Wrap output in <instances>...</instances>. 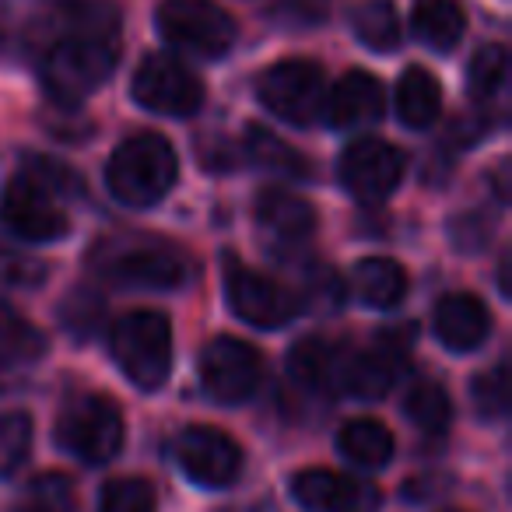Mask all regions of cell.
<instances>
[{"label":"cell","mask_w":512,"mask_h":512,"mask_svg":"<svg viewBox=\"0 0 512 512\" xmlns=\"http://www.w3.org/2000/svg\"><path fill=\"white\" fill-rule=\"evenodd\" d=\"M120 60V18L106 0H60L43 81L60 102H81L113 74Z\"/></svg>","instance_id":"cell-1"},{"label":"cell","mask_w":512,"mask_h":512,"mask_svg":"<svg viewBox=\"0 0 512 512\" xmlns=\"http://www.w3.org/2000/svg\"><path fill=\"white\" fill-rule=\"evenodd\" d=\"M179 162L176 151L165 137L158 134H137L127 144L116 148L109 158L106 183L120 204L127 207H151L176 186Z\"/></svg>","instance_id":"cell-2"},{"label":"cell","mask_w":512,"mask_h":512,"mask_svg":"<svg viewBox=\"0 0 512 512\" xmlns=\"http://www.w3.org/2000/svg\"><path fill=\"white\" fill-rule=\"evenodd\" d=\"M113 358L141 390H158L172 369V327L155 309H134L113 327Z\"/></svg>","instance_id":"cell-3"},{"label":"cell","mask_w":512,"mask_h":512,"mask_svg":"<svg viewBox=\"0 0 512 512\" xmlns=\"http://www.w3.org/2000/svg\"><path fill=\"white\" fill-rule=\"evenodd\" d=\"M158 32L176 50L204 60H218L235 43V22L214 0H162Z\"/></svg>","instance_id":"cell-4"},{"label":"cell","mask_w":512,"mask_h":512,"mask_svg":"<svg viewBox=\"0 0 512 512\" xmlns=\"http://www.w3.org/2000/svg\"><path fill=\"white\" fill-rule=\"evenodd\" d=\"M57 439L67 453H74L85 463H106L123 446V414L109 397L85 393L71 400L60 414Z\"/></svg>","instance_id":"cell-5"},{"label":"cell","mask_w":512,"mask_h":512,"mask_svg":"<svg viewBox=\"0 0 512 512\" xmlns=\"http://www.w3.org/2000/svg\"><path fill=\"white\" fill-rule=\"evenodd\" d=\"M256 92L274 116L295 123V127H306L323 113L327 81L313 60H278L260 74Z\"/></svg>","instance_id":"cell-6"},{"label":"cell","mask_w":512,"mask_h":512,"mask_svg":"<svg viewBox=\"0 0 512 512\" xmlns=\"http://www.w3.org/2000/svg\"><path fill=\"white\" fill-rule=\"evenodd\" d=\"M99 271L109 281H120L127 288H179L186 278L183 260L176 249L155 239H134V242H109L102 253H95Z\"/></svg>","instance_id":"cell-7"},{"label":"cell","mask_w":512,"mask_h":512,"mask_svg":"<svg viewBox=\"0 0 512 512\" xmlns=\"http://www.w3.org/2000/svg\"><path fill=\"white\" fill-rule=\"evenodd\" d=\"M130 92H134L137 106L162 116H193L204 102L197 74L183 60L165 57V53H151L141 60Z\"/></svg>","instance_id":"cell-8"},{"label":"cell","mask_w":512,"mask_h":512,"mask_svg":"<svg viewBox=\"0 0 512 512\" xmlns=\"http://www.w3.org/2000/svg\"><path fill=\"white\" fill-rule=\"evenodd\" d=\"M200 379L218 404H242L253 397L264 379V358L249 341L214 337L200 355Z\"/></svg>","instance_id":"cell-9"},{"label":"cell","mask_w":512,"mask_h":512,"mask_svg":"<svg viewBox=\"0 0 512 512\" xmlns=\"http://www.w3.org/2000/svg\"><path fill=\"white\" fill-rule=\"evenodd\" d=\"M228 302L242 320L260 330H278L299 316V299L288 288L235 264V260L228 264Z\"/></svg>","instance_id":"cell-10"},{"label":"cell","mask_w":512,"mask_h":512,"mask_svg":"<svg viewBox=\"0 0 512 512\" xmlns=\"http://www.w3.org/2000/svg\"><path fill=\"white\" fill-rule=\"evenodd\" d=\"M176 460L186 470V477H193L197 484H207V488H225L242 470V453L235 446V439L214 425L183 428V435L176 442Z\"/></svg>","instance_id":"cell-11"},{"label":"cell","mask_w":512,"mask_h":512,"mask_svg":"<svg viewBox=\"0 0 512 512\" xmlns=\"http://www.w3.org/2000/svg\"><path fill=\"white\" fill-rule=\"evenodd\" d=\"M0 214H4V225L18 239L57 242L67 235V214L60 211L57 197L50 190H43L32 176L11 179L8 193H4V204H0Z\"/></svg>","instance_id":"cell-12"},{"label":"cell","mask_w":512,"mask_h":512,"mask_svg":"<svg viewBox=\"0 0 512 512\" xmlns=\"http://www.w3.org/2000/svg\"><path fill=\"white\" fill-rule=\"evenodd\" d=\"M404 155L379 137H362L341 155V183L362 200H383L404 179Z\"/></svg>","instance_id":"cell-13"},{"label":"cell","mask_w":512,"mask_h":512,"mask_svg":"<svg viewBox=\"0 0 512 512\" xmlns=\"http://www.w3.org/2000/svg\"><path fill=\"white\" fill-rule=\"evenodd\" d=\"M292 495L313 512H379L383 495L372 481H358L337 470H302L292 481Z\"/></svg>","instance_id":"cell-14"},{"label":"cell","mask_w":512,"mask_h":512,"mask_svg":"<svg viewBox=\"0 0 512 512\" xmlns=\"http://www.w3.org/2000/svg\"><path fill=\"white\" fill-rule=\"evenodd\" d=\"M386 95L379 78L365 71H351L337 81L323 99V113H327L330 127L337 130H355V127H372L383 120Z\"/></svg>","instance_id":"cell-15"},{"label":"cell","mask_w":512,"mask_h":512,"mask_svg":"<svg viewBox=\"0 0 512 512\" xmlns=\"http://www.w3.org/2000/svg\"><path fill=\"white\" fill-rule=\"evenodd\" d=\"M397 365H400L397 341H390V334H383L379 348L355 351V355L341 358L337 386L344 393H351L355 400H383L390 393L393 379H397Z\"/></svg>","instance_id":"cell-16"},{"label":"cell","mask_w":512,"mask_h":512,"mask_svg":"<svg viewBox=\"0 0 512 512\" xmlns=\"http://www.w3.org/2000/svg\"><path fill=\"white\" fill-rule=\"evenodd\" d=\"M256 225L264 228L278 246H302V242L313 239L316 232V214L295 193L271 186L256 197Z\"/></svg>","instance_id":"cell-17"},{"label":"cell","mask_w":512,"mask_h":512,"mask_svg":"<svg viewBox=\"0 0 512 512\" xmlns=\"http://www.w3.org/2000/svg\"><path fill=\"white\" fill-rule=\"evenodd\" d=\"M488 330H491V313L474 295L456 292L446 295L435 306V334H439V341L449 351H474L488 337Z\"/></svg>","instance_id":"cell-18"},{"label":"cell","mask_w":512,"mask_h":512,"mask_svg":"<svg viewBox=\"0 0 512 512\" xmlns=\"http://www.w3.org/2000/svg\"><path fill=\"white\" fill-rule=\"evenodd\" d=\"M411 29L418 43L449 53L460 46L463 32H467V15L456 0H421L411 15Z\"/></svg>","instance_id":"cell-19"},{"label":"cell","mask_w":512,"mask_h":512,"mask_svg":"<svg viewBox=\"0 0 512 512\" xmlns=\"http://www.w3.org/2000/svg\"><path fill=\"white\" fill-rule=\"evenodd\" d=\"M351 288L355 295L372 309H393L404 302L407 295V274L400 264L386 260V256H369L355 267L351 274Z\"/></svg>","instance_id":"cell-20"},{"label":"cell","mask_w":512,"mask_h":512,"mask_svg":"<svg viewBox=\"0 0 512 512\" xmlns=\"http://www.w3.org/2000/svg\"><path fill=\"white\" fill-rule=\"evenodd\" d=\"M397 113L411 130H425L442 113V88L425 67H407L397 85Z\"/></svg>","instance_id":"cell-21"},{"label":"cell","mask_w":512,"mask_h":512,"mask_svg":"<svg viewBox=\"0 0 512 512\" xmlns=\"http://www.w3.org/2000/svg\"><path fill=\"white\" fill-rule=\"evenodd\" d=\"M337 446L358 467H386L393 460V432L376 418H351L344 421Z\"/></svg>","instance_id":"cell-22"},{"label":"cell","mask_w":512,"mask_h":512,"mask_svg":"<svg viewBox=\"0 0 512 512\" xmlns=\"http://www.w3.org/2000/svg\"><path fill=\"white\" fill-rule=\"evenodd\" d=\"M341 351L323 337H302L288 355V369L306 390H330L341 376Z\"/></svg>","instance_id":"cell-23"},{"label":"cell","mask_w":512,"mask_h":512,"mask_svg":"<svg viewBox=\"0 0 512 512\" xmlns=\"http://www.w3.org/2000/svg\"><path fill=\"white\" fill-rule=\"evenodd\" d=\"M351 29H355L358 43L376 53H390L400 46V18L390 0H362L351 11Z\"/></svg>","instance_id":"cell-24"},{"label":"cell","mask_w":512,"mask_h":512,"mask_svg":"<svg viewBox=\"0 0 512 512\" xmlns=\"http://www.w3.org/2000/svg\"><path fill=\"white\" fill-rule=\"evenodd\" d=\"M404 411L428 435H442L449 428V418H453V404H449L446 390L432 379H418L404 393Z\"/></svg>","instance_id":"cell-25"},{"label":"cell","mask_w":512,"mask_h":512,"mask_svg":"<svg viewBox=\"0 0 512 512\" xmlns=\"http://www.w3.org/2000/svg\"><path fill=\"white\" fill-rule=\"evenodd\" d=\"M78 495H74V481L57 470H46V474L32 477L25 484V491L18 495L15 512H74Z\"/></svg>","instance_id":"cell-26"},{"label":"cell","mask_w":512,"mask_h":512,"mask_svg":"<svg viewBox=\"0 0 512 512\" xmlns=\"http://www.w3.org/2000/svg\"><path fill=\"white\" fill-rule=\"evenodd\" d=\"M246 151L256 165L264 169H278V172H292V176H306V162L295 155L288 144H281L271 130L249 127L246 130Z\"/></svg>","instance_id":"cell-27"},{"label":"cell","mask_w":512,"mask_h":512,"mask_svg":"<svg viewBox=\"0 0 512 512\" xmlns=\"http://www.w3.org/2000/svg\"><path fill=\"white\" fill-rule=\"evenodd\" d=\"M99 512H155V488L144 477H116L102 488Z\"/></svg>","instance_id":"cell-28"},{"label":"cell","mask_w":512,"mask_h":512,"mask_svg":"<svg viewBox=\"0 0 512 512\" xmlns=\"http://www.w3.org/2000/svg\"><path fill=\"white\" fill-rule=\"evenodd\" d=\"M505 74H509V53H505V46H484V50H477L474 60H470L467 85L477 99H481V95L488 99V95H495L498 88H502Z\"/></svg>","instance_id":"cell-29"},{"label":"cell","mask_w":512,"mask_h":512,"mask_svg":"<svg viewBox=\"0 0 512 512\" xmlns=\"http://www.w3.org/2000/svg\"><path fill=\"white\" fill-rule=\"evenodd\" d=\"M43 351V337L15 313L0 302V362L4 358H32Z\"/></svg>","instance_id":"cell-30"},{"label":"cell","mask_w":512,"mask_h":512,"mask_svg":"<svg viewBox=\"0 0 512 512\" xmlns=\"http://www.w3.org/2000/svg\"><path fill=\"white\" fill-rule=\"evenodd\" d=\"M32 442L29 414H0V474H11L25 460Z\"/></svg>","instance_id":"cell-31"},{"label":"cell","mask_w":512,"mask_h":512,"mask_svg":"<svg viewBox=\"0 0 512 512\" xmlns=\"http://www.w3.org/2000/svg\"><path fill=\"white\" fill-rule=\"evenodd\" d=\"M509 365L498 362L495 369H488L484 376L474 379V404L481 414H488V418H502L505 411H509Z\"/></svg>","instance_id":"cell-32"},{"label":"cell","mask_w":512,"mask_h":512,"mask_svg":"<svg viewBox=\"0 0 512 512\" xmlns=\"http://www.w3.org/2000/svg\"><path fill=\"white\" fill-rule=\"evenodd\" d=\"M25 176H32L43 190H50L53 197H78L81 193L78 176H74L67 165L50 162V158H36V162H29V172H25Z\"/></svg>","instance_id":"cell-33"},{"label":"cell","mask_w":512,"mask_h":512,"mask_svg":"<svg viewBox=\"0 0 512 512\" xmlns=\"http://www.w3.org/2000/svg\"><path fill=\"white\" fill-rule=\"evenodd\" d=\"M0 274L15 281V285H36V281H43L46 267L32 264V260H25L18 253H0Z\"/></svg>","instance_id":"cell-34"},{"label":"cell","mask_w":512,"mask_h":512,"mask_svg":"<svg viewBox=\"0 0 512 512\" xmlns=\"http://www.w3.org/2000/svg\"><path fill=\"white\" fill-rule=\"evenodd\" d=\"M446 512H460V509H446Z\"/></svg>","instance_id":"cell-35"}]
</instances>
